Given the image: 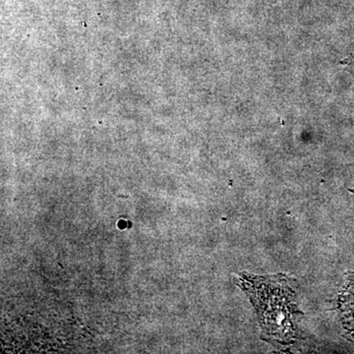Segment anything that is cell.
I'll list each match as a JSON object with an SVG mask.
<instances>
[{"mask_svg": "<svg viewBox=\"0 0 354 354\" xmlns=\"http://www.w3.org/2000/svg\"><path fill=\"white\" fill-rule=\"evenodd\" d=\"M259 315L263 334L267 341L281 344H293L298 339L297 295L295 281L283 274L274 277H251L241 279Z\"/></svg>", "mask_w": 354, "mask_h": 354, "instance_id": "6da1fadb", "label": "cell"}, {"mask_svg": "<svg viewBox=\"0 0 354 354\" xmlns=\"http://www.w3.org/2000/svg\"><path fill=\"white\" fill-rule=\"evenodd\" d=\"M339 64L344 65L346 70L353 76L354 81V53L349 55L348 57L344 58V59L339 62ZM353 93H354V85H353Z\"/></svg>", "mask_w": 354, "mask_h": 354, "instance_id": "3957f363", "label": "cell"}, {"mask_svg": "<svg viewBox=\"0 0 354 354\" xmlns=\"http://www.w3.org/2000/svg\"><path fill=\"white\" fill-rule=\"evenodd\" d=\"M341 310L344 326L354 334V279L342 293Z\"/></svg>", "mask_w": 354, "mask_h": 354, "instance_id": "7a4b0ae2", "label": "cell"}]
</instances>
